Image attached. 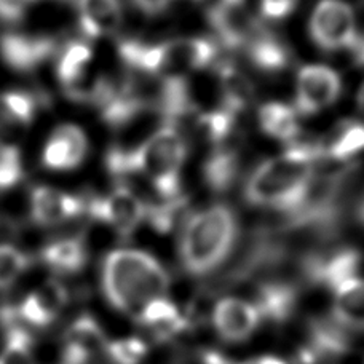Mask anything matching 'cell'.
Here are the masks:
<instances>
[{
    "mask_svg": "<svg viewBox=\"0 0 364 364\" xmlns=\"http://www.w3.org/2000/svg\"><path fill=\"white\" fill-rule=\"evenodd\" d=\"M248 47V56L255 68L264 70V73H278L289 64V51L279 42L275 36L256 29L255 34L246 43Z\"/></svg>",
    "mask_w": 364,
    "mask_h": 364,
    "instance_id": "obj_19",
    "label": "cell"
},
{
    "mask_svg": "<svg viewBox=\"0 0 364 364\" xmlns=\"http://www.w3.org/2000/svg\"><path fill=\"white\" fill-rule=\"evenodd\" d=\"M262 316L256 304L238 297H224L213 309V326L220 339L243 342L261 326Z\"/></svg>",
    "mask_w": 364,
    "mask_h": 364,
    "instance_id": "obj_12",
    "label": "cell"
},
{
    "mask_svg": "<svg viewBox=\"0 0 364 364\" xmlns=\"http://www.w3.org/2000/svg\"><path fill=\"white\" fill-rule=\"evenodd\" d=\"M259 125L270 138L291 144L299 138L297 110L283 102H267L259 110Z\"/></svg>",
    "mask_w": 364,
    "mask_h": 364,
    "instance_id": "obj_20",
    "label": "cell"
},
{
    "mask_svg": "<svg viewBox=\"0 0 364 364\" xmlns=\"http://www.w3.org/2000/svg\"><path fill=\"white\" fill-rule=\"evenodd\" d=\"M6 110L19 127H28L37 112V100L28 91H6L0 95Z\"/></svg>",
    "mask_w": 364,
    "mask_h": 364,
    "instance_id": "obj_26",
    "label": "cell"
},
{
    "mask_svg": "<svg viewBox=\"0 0 364 364\" xmlns=\"http://www.w3.org/2000/svg\"><path fill=\"white\" fill-rule=\"evenodd\" d=\"M0 364H38L28 329L11 323L6 329V341L0 352Z\"/></svg>",
    "mask_w": 364,
    "mask_h": 364,
    "instance_id": "obj_24",
    "label": "cell"
},
{
    "mask_svg": "<svg viewBox=\"0 0 364 364\" xmlns=\"http://www.w3.org/2000/svg\"><path fill=\"white\" fill-rule=\"evenodd\" d=\"M58 41L50 36L6 32L0 36V58L11 70L19 74L32 73L55 56Z\"/></svg>",
    "mask_w": 364,
    "mask_h": 364,
    "instance_id": "obj_10",
    "label": "cell"
},
{
    "mask_svg": "<svg viewBox=\"0 0 364 364\" xmlns=\"http://www.w3.org/2000/svg\"><path fill=\"white\" fill-rule=\"evenodd\" d=\"M299 0H261V13L267 19H283L291 15Z\"/></svg>",
    "mask_w": 364,
    "mask_h": 364,
    "instance_id": "obj_33",
    "label": "cell"
},
{
    "mask_svg": "<svg viewBox=\"0 0 364 364\" xmlns=\"http://www.w3.org/2000/svg\"><path fill=\"white\" fill-rule=\"evenodd\" d=\"M68 302V289L58 279H47L29 291L9 315L24 328H47L60 318Z\"/></svg>",
    "mask_w": 364,
    "mask_h": 364,
    "instance_id": "obj_8",
    "label": "cell"
},
{
    "mask_svg": "<svg viewBox=\"0 0 364 364\" xmlns=\"http://www.w3.org/2000/svg\"><path fill=\"white\" fill-rule=\"evenodd\" d=\"M171 279L151 252L120 248L101 264V289L110 307L138 323L147 309L170 297Z\"/></svg>",
    "mask_w": 364,
    "mask_h": 364,
    "instance_id": "obj_1",
    "label": "cell"
},
{
    "mask_svg": "<svg viewBox=\"0 0 364 364\" xmlns=\"http://www.w3.org/2000/svg\"><path fill=\"white\" fill-rule=\"evenodd\" d=\"M235 117L237 114L233 110L223 106V109L201 115L200 125L208 138L219 144V142L225 141L227 136L230 134L233 125H235Z\"/></svg>",
    "mask_w": 364,
    "mask_h": 364,
    "instance_id": "obj_27",
    "label": "cell"
},
{
    "mask_svg": "<svg viewBox=\"0 0 364 364\" xmlns=\"http://www.w3.org/2000/svg\"><path fill=\"white\" fill-rule=\"evenodd\" d=\"M34 2L36 0H0V19L9 24L19 23Z\"/></svg>",
    "mask_w": 364,
    "mask_h": 364,
    "instance_id": "obj_32",
    "label": "cell"
},
{
    "mask_svg": "<svg viewBox=\"0 0 364 364\" xmlns=\"http://www.w3.org/2000/svg\"><path fill=\"white\" fill-rule=\"evenodd\" d=\"M361 256L358 251L352 248H343L336 252H331L329 256L316 259L310 264V275L318 283L328 286L333 291L341 288L352 279L358 278L356 272L360 269Z\"/></svg>",
    "mask_w": 364,
    "mask_h": 364,
    "instance_id": "obj_16",
    "label": "cell"
},
{
    "mask_svg": "<svg viewBox=\"0 0 364 364\" xmlns=\"http://www.w3.org/2000/svg\"><path fill=\"white\" fill-rule=\"evenodd\" d=\"M296 305V294L291 286L283 283H269L259 291L256 307L262 320L283 321L288 318Z\"/></svg>",
    "mask_w": 364,
    "mask_h": 364,
    "instance_id": "obj_21",
    "label": "cell"
},
{
    "mask_svg": "<svg viewBox=\"0 0 364 364\" xmlns=\"http://www.w3.org/2000/svg\"><path fill=\"white\" fill-rule=\"evenodd\" d=\"M90 45L85 42H69L58 55L56 77L64 87L66 96L80 88L88 80V68L91 63Z\"/></svg>",
    "mask_w": 364,
    "mask_h": 364,
    "instance_id": "obj_17",
    "label": "cell"
},
{
    "mask_svg": "<svg viewBox=\"0 0 364 364\" xmlns=\"http://www.w3.org/2000/svg\"><path fill=\"white\" fill-rule=\"evenodd\" d=\"M41 261L56 275H74L88 262V248L83 237H64L45 245L41 250Z\"/></svg>",
    "mask_w": 364,
    "mask_h": 364,
    "instance_id": "obj_15",
    "label": "cell"
},
{
    "mask_svg": "<svg viewBox=\"0 0 364 364\" xmlns=\"http://www.w3.org/2000/svg\"><path fill=\"white\" fill-rule=\"evenodd\" d=\"M149 205L127 184L117 186L102 197L88 200L87 211L97 223H102L122 237H129L147 219Z\"/></svg>",
    "mask_w": 364,
    "mask_h": 364,
    "instance_id": "obj_7",
    "label": "cell"
},
{
    "mask_svg": "<svg viewBox=\"0 0 364 364\" xmlns=\"http://www.w3.org/2000/svg\"><path fill=\"white\" fill-rule=\"evenodd\" d=\"M216 43L210 38H174L152 45L154 75H184L187 70L210 68L216 60Z\"/></svg>",
    "mask_w": 364,
    "mask_h": 364,
    "instance_id": "obj_5",
    "label": "cell"
},
{
    "mask_svg": "<svg viewBox=\"0 0 364 364\" xmlns=\"http://www.w3.org/2000/svg\"><path fill=\"white\" fill-rule=\"evenodd\" d=\"M240 161L235 152L219 149L206 159L203 165V179L214 192H225L238 176Z\"/></svg>",
    "mask_w": 364,
    "mask_h": 364,
    "instance_id": "obj_22",
    "label": "cell"
},
{
    "mask_svg": "<svg viewBox=\"0 0 364 364\" xmlns=\"http://www.w3.org/2000/svg\"><path fill=\"white\" fill-rule=\"evenodd\" d=\"M323 155L321 146L291 142L288 151L259 165L245 186L250 205L269 210L299 213L314 186V164Z\"/></svg>",
    "mask_w": 364,
    "mask_h": 364,
    "instance_id": "obj_2",
    "label": "cell"
},
{
    "mask_svg": "<svg viewBox=\"0 0 364 364\" xmlns=\"http://www.w3.org/2000/svg\"><path fill=\"white\" fill-rule=\"evenodd\" d=\"M31 257L16 246L0 245V291L15 284L29 269Z\"/></svg>",
    "mask_w": 364,
    "mask_h": 364,
    "instance_id": "obj_25",
    "label": "cell"
},
{
    "mask_svg": "<svg viewBox=\"0 0 364 364\" xmlns=\"http://www.w3.org/2000/svg\"><path fill=\"white\" fill-rule=\"evenodd\" d=\"M211 6H243L245 0H210Z\"/></svg>",
    "mask_w": 364,
    "mask_h": 364,
    "instance_id": "obj_37",
    "label": "cell"
},
{
    "mask_svg": "<svg viewBox=\"0 0 364 364\" xmlns=\"http://www.w3.org/2000/svg\"><path fill=\"white\" fill-rule=\"evenodd\" d=\"M184 206H186V200L182 197L165 200V203H160V205H154V206L149 205L146 220H149L157 232L166 233L173 229L174 224H176V219Z\"/></svg>",
    "mask_w": 364,
    "mask_h": 364,
    "instance_id": "obj_29",
    "label": "cell"
},
{
    "mask_svg": "<svg viewBox=\"0 0 364 364\" xmlns=\"http://www.w3.org/2000/svg\"><path fill=\"white\" fill-rule=\"evenodd\" d=\"M237 218L229 206L214 205L191 214L179 235V259L191 275H206L223 264L235 245Z\"/></svg>",
    "mask_w": 364,
    "mask_h": 364,
    "instance_id": "obj_4",
    "label": "cell"
},
{
    "mask_svg": "<svg viewBox=\"0 0 364 364\" xmlns=\"http://www.w3.org/2000/svg\"><path fill=\"white\" fill-rule=\"evenodd\" d=\"M353 55V61L358 68H364V34H358L356 41L353 43V47L350 48Z\"/></svg>",
    "mask_w": 364,
    "mask_h": 364,
    "instance_id": "obj_35",
    "label": "cell"
},
{
    "mask_svg": "<svg viewBox=\"0 0 364 364\" xmlns=\"http://www.w3.org/2000/svg\"><path fill=\"white\" fill-rule=\"evenodd\" d=\"M23 160L18 147H0V191L18 186L23 181Z\"/></svg>",
    "mask_w": 364,
    "mask_h": 364,
    "instance_id": "obj_30",
    "label": "cell"
},
{
    "mask_svg": "<svg viewBox=\"0 0 364 364\" xmlns=\"http://www.w3.org/2000/svg\"><path fill=\"white\" fill-rule=\"evenodd\" d=\"M333 315L342 326L364 331V279L355 278L334 291Z\"/></svg>",
    "mask_w": 364,
    "mask_h": 364,
    "instance_id": "obj_18",
    "label": "cell"
},
{
    "mask_svg": "<svg viewBox=\"0 0 364 364\" xmlns=\"http://www.w3.org/2000/svg\"><path fill=\"white\" fill-rule=\"evenodd\" d=\"M187 157V142L176 125L164 123L134 147L114 146L106 154V170L117 178L141 174L161 198L181 197V168Z\"/></svg>",
    "mask_w": 364,
    "mask_h": 364,
    "instance_id": "obj_3",
    "label": "cell"
},
{
    "mask_svg": "<svg viewBox=\"0 0 364 364\" xmlns=\"http://www.w3.org/2000/svg\"><path fill=\"white\" fill-rule=\"evenodd\" d=\"M320 341H321V342H324V348H328V341L324 339V334H320ZM329 348H331V350H337V348H341V343L337 342L336 339H331V342H329Z\"/></svg>",
    "mask_w": 364,
    "mask_h": 364,
    "instance_id": "obj_38",
    "label": "cell"
},
{
    "mask_svg": "<svg viewBox=\"0 0 364 364\" xmlns=\"http://www.w3.org/2000/svg\"><path fill=\"white\" fill-rule=\"evenodd\" d=\"M29 200L32 223L42 227L60 225L79 218L88 206V201L83 197L47 186H37Z\"/></svg>",
    "mask_w": 364,
    "mask_h": 364,
    "instance_id": "obj_11",
    "label": "cell"
},
{
    "mask_svg": "<svg viewBox=\"0 0 364 364\" xmlns=\"http://www.w3.org/2000/svg\"><path fill=\"white\" fill-rule=\"evenodd\" d=\"M88 152V139L77 125H61L53 129L42 152V165L51 171H70L82 165Z\"/></svg>",
    "mask_w": 364,
    "mask_h": 364,
    "instance_id": "obj_13",
    "label": "cell"
},
{
    "mask_svg": "<svg viewBox=\"0 0 364 364\" xmlns=\"http://www.w3.org/2000/svg\"><path fill=\"white\" fill-rule=\"evenodd\" d=\"M358 104H360V109L364 112V85L360 90V95H358Z\"/></svg>",
    "mask_w": 364,
    "mask_h": 364,
    "instance_id": "obj_39",
    "label": "cell"
},
{
    "mask_svg": "<svg viewBox=\"0 0 364 364\" xmlns=\"http://www.w3.org/2000/svg\"><path fill=\"white\" fill-rule=\"evenodd\" d=\"M310 36L324 51L350 50L358 37L353 9L343 0H321L310 18Z\"/></svg>",
    "mask_w": 364,
    "mask_h": 364,
    "instance_id": "obj_6",
    "label": "cell"
},
{
    "mask_svg": "<svg viewBox=\"0 0 364 364\" xmlns=\"http://www.w3.org/2000/svg\"><path fill=\"white\" fill-rule=\"evenodd\" d=\"M364 152V123L347 122L329 139L326 154L337 161H346Z\"/></svg>",
    "mask_w": 364,
    "mask_h": 364,
    "instance_id": "obj_23",
    "label": "cell"
},
{
    "mask_svg": "<svg viewBox=\"0 0 364 364\" xmlns=\"http://www.w3.org/2000/svg\"><path fill=\"white\" fill-rule=\"evenodd\" d=\"M240 364H288V363L282 358H278V356L264 355V356H257V358H252V360H248V361L240 363Z\"/></svg>",
    "mask_w": 364,
    "mask_h": 364,
    "instance_id": "obj_36",
    "label": "cell"
},
{
    "mask_svg": "<svg viewBox=\"0 0 364 364\" xmlns=\"http://www.w3.org/2000/svg\"><path fill=\"white\" fill-rule=\"evenodd\" d=\"M79 29L87 38L110 36L120 28L123 10L120 0H74Z\"/></svg>",
    "mask_w": 364,
    "mask_h": 364,
    "instance_id": "obj_14",
    "label": "cell"
},
{
    "mask_svg": "<svg viewBox=\"0 0 364 364\" xmlns=\"http://www.w3.org/2000/svg\"><path fill=\"white\" fill-rule=\"evenodd\" d=\"M358 218H360L361 223L364 224V198H363V201L360 203V208H358Z\"/></svg>",
    "mask_w": 364,
    "mask_h": 364,
    "instance_id": "obj_40",
    "label": "cell"
},
{
    "mask_svg": "<svg viewBox=\"0 0 364 364\" xmlns=\"http://www.w3.org/2000/svg\"><path fill=\"white\" fill-rule=\"evenodd\" d=\"M147 353L144 341L128 337V339L107 343L106 355L112 364H139Z\"/></svg>",
    "mask_w": 364,
    "mask_h": 364,
    "instance_id": "obj_28",
    "label": "cell"
},
{
    "mask_svg": "<svg viewBox=\"0 0 364 364\" xmlns=\"http://www.w3.org/2000/svg\"><path fill=\"white\" fill-rule=\"evenodd\" d=\"M342 80L334 69L310 64L297 74L296 110L301 115H315L339 100Z\"/></svg>",
    "mask_w": 364,
    "mask_h": 364,
    "instance_id": "obj_9",
    "label": "cell"
},
{
    "mask_svg": "<svg viewBox=\"0 0 364 364\" xmlns=\"http://www.w3.org/2000/svg\"><path fill=\"white\" fill-rule=\"evenodd\" d=\"M133 5L147 16H159L168 10L173 0H132Z\"/></svg>",
    "mask_w": 364,
    "mask_h": 364,
    "instance_id": "obj_34",
    "label": "cell"
},
{
    "mask_svg": "<svg viewBox=\"0 0 364 364\" xmlns=\"http://www.w3.org/2000/svg\"><path fill=\"white\" fill-rule=\"evenodd\" d=\"M23 127L11 119L0 96V147H18L16 139Z\"/></svg>",
    "mask_w": 364,
    "mask_h": 364,
    "instance_id": "obj_31",
    "label": "cell"
}]
</instances>
